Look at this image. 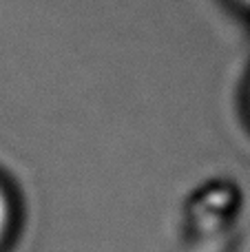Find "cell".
Listing matches in <instances>:
<instances>
[{"label":"cell","mask_w":250,"mask_h":252,"mask_svg":"<svg viewBox=\"0 0 250 252\" xmlns=\"http://www.w3.org/2000/svg\"><path fill=\"white\" fill-rule=\"evenodd\" d=\"M7 228H9V201L4 197L2 188H0V244H2L4 235H7Z\"/></svg>","instance_id":"6da1fadb"},{"label":"cell","mask_w":250,"mask_h":252,"mask_svg":"<svg viewBox=\"0 0 250 252\" xmlns=\"http://www.w3.org/2000/svg\"><path fill=\"white\" fill-rule=\"evenodd\" d=\"M242 2H244V4H246V7H250V0H242Z\"/></svg>","instance_id":"7a4b0ae2"}]
</instances>
